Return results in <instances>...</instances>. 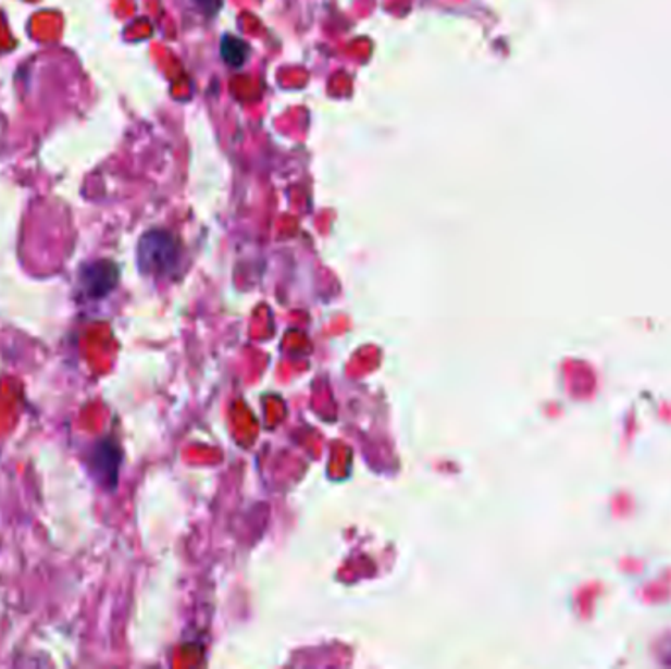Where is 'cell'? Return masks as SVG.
I'll return each mask as SVG.
<instances>
[{
	"mask_svg": "<svg viewBox=\"0 0 671 669\" xmlns=\"http://www.w3.org/2000/svg\"><path fill=\"white\" fill-rule=\"evenodd\" d=\"M222 58L231 65V67H240L250 55V48L244 41L234 38V36H224L222 38Z\"/></svg>",
	"mask_w": 671,
	"mask_h": 669,
	"instance_id": "obj_4",
	"label": "cell"
},
{
	"mask_svg": "<svg viewBox=\"0 0 671 669\" xmlns=\"http://www.w3.org/2000/svg\"><path fill=\"white\" fill-rule=\"evenodd\" d=\"M197 2V7L201 9L204 14H216V12L221 11L222 0H195Z\"/></svg>",
	"mask_w": 671,
	"mask_h": 669,
	"instance_id": "obj_5",
	"label": "cell"
},
{
	"mask_svg": "<svg viewBox=\"0 0 671 669\" xmlns=\"http://www.w3.org/2000/svg\"><path fill=\"white\" fill-rule=\"evenodd\" d=\"M179 265V244L170 232H146L138 241V270L148 277H170Z\"/></svg>",
	"mask_w": 671,
	"mask_h": 669,
	"instance_id": "obj_1",
	"label": "cell"
},
{
	"mask_svg": "<svg viewBox=\"0 0 671 669\" xmlns=\"http://www.w3.org/2000/svg\"><path fill=\"white\" fill-rule=\"evenodd\" d=\"M121 270L111 260L87 261L77 271V299L79 302H101L119 287Z\"/></svg>",
	"mask_w": 671,
	"mask_h": 669,
	"instance_id": "obj_2",
	"label": "cell"
},
{
	"mask_svg": "<svg viewBox=\"0 0 671 669\" xmlns=\"http://www.w3.org/2000/svg\"><path fill=\"white\" fill-rule=\"evenodd\" d=\"M121 463L122 450L119 442L112 438H101L90 446L87 466H89L92 480L97 481L102 490H116L119 478H121Z\"/></svg>",
	"mask_w": 671,
	"mask_h": 669,
	"instance_id": "obj_3",
	"label": "cell"
}]
</instances>
